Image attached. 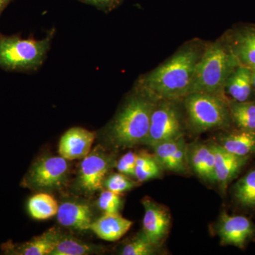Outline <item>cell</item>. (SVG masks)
Returning <instances> with one entry per match:
<instances>
[{
  "label": "cell",
  "instance_id": "2e32d148",
  "mask_svg": "<svg viewBox=\"0 0 255 255\" xmlns=\"http://www.w3.org/2000/svg\"><path fill=\"white\" fill-rule=\"evenodd\" d=\"M132 225V221L125 219L119 213L105 214L92 222L89 230L104 241L114 242L123 237Z\"/></svg>",
  "mask_w": 255,
  "mask_h": 255
},
{
  "label": "cell",
  "instance_id": "ac0fdd59",
  "mask_svg": "<svg viewBox=\"0 0 255 255\" xmlns=\"http://www.w3.org/2000/svg\"><path fill=\"white\" fill-rule=\"evenodd\" d=\"M58 222L65 227L73 228L80 231L90 229L92 223V214L86 204L65 202L58 208Z\"/></svg>",
  "mask_w": 255,
  "mask_h": 255
},
{
  "label": "cell",
  "instance_id": "ba28073f",
  "mask_svg": "<svg viewBox=\"0 0 255 255\" xmlns=\"http://www.w3.org/2000/svg\"><path fill=\"white\" fill-rule=\"evenodd\" d=\"M223 246H233L243 249L255 236V224L243 216H231L223 212L217 227Z\"/></svg>",
  "mask_w": 255,
  "mask_h": 255
},
{
  "label": "cell",
  "instance_id": "5b68a950",
  "mask_svg": "<svg viewBox=\"0 0 255 255\" xmlns=\"http://www.w3.org/2000/svg\"><path fill=\"white\" fill-rule=\"evenodd\" d=\"M184 100L188 120L194 131L228 128L233 123L229 100L204 92L189 94Z\"/></svg>",
  "mask_w": 255,
  "mask_h": 255
},
{
  "label": "cell",
  "instance_id": "5bb4252c",
  "mask_svg": "<svg viewBox=\"0 0 255 255\" xmlns=\"http://www.w3.org/2000/svg\"><path fill=\"white\" fill-rule=\"evenodd\" d=\"M228 100L243 102L253 100L252 68L240 65L229 75L224 87Z\"/></svg>",
  "mask_w": 255,
  "mask_h": 255
},
{
  "label": "cell",
  "instance_id": "603a6c76",
  "mask_svg": "<svg viewBox=\"0 0 255 255\" xmlns=\"http://www.w3.org/2000/svg\"><path fill=\"white\" fill-rule=\"evenodd\" d=\"M162 167L156 160L155 156L147 152L137 154L135 177L139 182H146L160 177Z\"/></svg>",
  "mask_w": 255,
  "mask_h": 255
},
{
  "label": "cell",
  "instance_id": "7a4b0ae2",
  "mask_svg": "<svg viewBox=\"0 0 255 255\" xmlns=\"http://www.w3.org/2000/svg\"><path fill=\"white\" fill-rule=\"evenodd\" d=\"M157 102L135 85L118 113L106 128L105 134L109 141L115 147L122 148L143 144Z\"/></svg>",
  "mask_w": 255,
  "mask_h": 255
},
{
  "label": "cell",
  "instance_id": "277c9868",
  "mask_svg": "<svg viewBox=\"0 0 255 255\" xmlns=\"http://www.w3.org/2000/svg\"><path fill=\"white\" fill-rule=\"evenodd\" d=\"M55 29L50 30L46 38H23L18 34H0V68L9 72L32 73L41 68L50 49Z\"/></svg>",
  "mask_w": 255,
  "mask_h": 255
},
{
  "label": "cell",
  "instance_id": "f546056e",
  "mask_svg": "<svg viewBox=\"0 0 255 255\" xmlns=\"http://www.w3.org/2000/svg\"><path fill=\"white\" fill-rule=\"evenodd\" d=\"M136 159V153L133 152H128L119 159L116 167L120 173L125 174L128 177H135Z\"/></svg>",
  "mask_w": 255,
  "mask_h": 255
},
{
  "label": "cell",
  "instance_id": "6da1fadb",
  "mask_svg": "<svg viewBox=\"0 0 255 255\" xmlns=\"http://www.w3.org/2000/svg\"><path fill=\"white\" fill-rule=\"evenodd\" d=\"M206 46L191 42L152 71L142 75L136 86L159 100H178L190 92L198 62Z\"/></svg>",
  "mask_w": 255,
  "mask_h": 255
},
{
  "label": "cell",
  "instance_id": "d6a6232c",
  "mask_svg": "<svg viewBox=\"0 0 255 255\" xmlns=\"http://www.w3.org/2000/svg\"><path fill=\"white\" fill-rule=\"evenodd\" d=\"M252 80H253V100H255V68H252Z\"/></svg>",
  "mask_w": 255,
  "mask_h": 255
},
{
  "label": "cell",
  "instance_id": "ffe728a7",
  "mask_svg": "<svg viewBox=\"0 0 255 255\" xmlns=\"http://www.w3.org/2000/svg\"><path fill=\"white\" fill-rule=\"evenodd\" d=\"M233 123L238 128L255 132V100L238 102L229 100Z\"/></svg>",
  "mask_w": 255,
  "mask_h": 255
},
{
  "label": "cell",
  "instance_id": "cb8c5ba5",
  "mask_svg": "<svg viewBox=\"0 0 255 255\" xmlns=\"http://www.w3.org/2000/svg\"><path fill=\"white\" fill-rule=\"evenodd\" d=\"M157 246L151 242L143 230L135 236L131 241L124 246L121 252L123 255H151L155 254Z\"/></svg>",
  "mask_w": 255,
  "mask_h": 255
},
{
  "label": "cell",
  "instance_id": "8fae6325",
  "mask_svg": "<svg viewBox=\"0 0 255 255\" xmlns=\"http://www.w3.org/2000/svg\"><path fill=\"white\" fill-rule=\"evenodd\" d=\"M215 156L216 183L224 193L233 179L241 173L251 157H243L228 152L219 143H211Z\"/></svg>",
  "mask_w": 255,
  "mask_h": 255
},
{
  "label": "cell",
  "instance_id": "83f0119b",
  "mask_svg": "<svg viewBox=\"0 0 255 255\" xmlns=\"http://www.w3.org/2000/svg\"><path fill=\"white\" fill-rule=\"evenodd\" d=\"M187 145L184 138L179 143V146L174 152L173 157L171 159L168 169L172 172L184 173L187 171L188 164Z\"/></svg>",
  "mask_w": 255,
  "mask_h": 255
},
{
  "label": "cell",
  "instance_id": "30bf717a",
  "mask_svg": "<svg viewBox=\"0 0 255 255\" xmlns=\"http://www.w3.org/2000/svg\"><path fill=\"white\" fill-rule=\"evenodd\" d=\"M111 162L110 159L101 151H94L84 157L79 179L82 189L88 193L102 189L106 174L112 166Z\"/></svg>",
  "mask_w": 255,
  "mask_h": 255
},
{
  "label": "cell",
  "instance_id": "9c48e42d",
  "mask_svg": "<svg viewBox=\"0 0 255 255\" xmlns=\"http://www.w3.org/2000/svg\"><path fill=\"white\" fill-rule=\"evenodd\" d=\"M145 209L143 218V231L151 242L159 248L169 233L171 216L165 206L157 204L150 198L142 201Z\"/></svg>",
  "mask_w": 255,
  "mask_h": 255
},
{
  "label": "cell",
  "instance_id": "9a60e30c",
  "mask_svg": "<svg viewBox=\"0 0 255 255\" xmlns=\"http://www.w3.org/2000/svg\"><path fill=\"white\" fill-rule=\"evenodd\" d=\"M226 39L241 65L255 68V28L238 30Z\"/></svg>",
  "mask_w": 255,
  "mask_h": 255
},
{
  "label": "cell",
  "instance_id": "4fadbf2b",
  "mask_svg": "<svg viewBox=\"0 0 255 255\" xmlns=\"http://www.w3.org/2000/svg\"><path fill=\"white\" fill-rule=\"evenodd\" d=\"M188 164L194 173L209 182H216L215 156L211 143L197 142L187 147Z\"/></svg>",
  "mask_w": 255,
  "mask_h": 255
},
{
  "label": "cell",
  "instance_id": "e0dca14e",
  "mask_svg": "<svg viewBox=\"0 0 255 255\" xmlns=\"http://www.w3.org/2000/svg\"><path fill=\"white\" fill-rule=\"evenodd\" d=\"M218 143L228 152L243 157L255 155V132L237 130L223 132L218 138Z\"/></svg>",
  "mask_w": 255,
  "mask_h": 255
},
{
  "label": "cell",
  "instance_id": "7402d4cb",
  "mask_svg": "<svg viewBox=\"0 0 255 255\" xmlns=\"http://www.w3.org/2000/svg\"><path fill=\"white\" fill-rule=\"evenodd\" d=\"M58 204L49 194H36L28 201V209L33 219L45 220L53 217L58 211Z\"/></svg>",
  "mask_w": 255,
  "mask_h": 255
},
{
  "label": "cell",
  "instance_id": "44dd1931",
  "mask_svg": "<svg viewBox=\"0 0 255 255\" xmlns=\"http://www.w3.org/2000/svg\"><path fill=\"white\" fill-rule=\"evenodd\" d=\"M233 196L242 207L255 209V168L250 170L235 184Z\"/></svg>",
  "mask_w": 255,
  "mask_h": 255
},
{
  "label": "cell",
  "instance_id": "52a82bcc",
  "mask_svg": "<svg viewBox=\"0 0 255 255\" xmlns=\"http://www.w3.org/2000/svg\"><path fill=\"white\" fill-rule=\"evenodd\" d=\"M68 171L66 159L48 157L40 159L30 169L26 184L40 189L60 187L65 182Z\"/></svg>",
  "mask_w": 255,
  "mask_h": 255
},
{
  "label": "cell",
  "instance_id": "d4e9b609",
  "mask_svg": "<svg viewBox=\"0 0 255 255\" xmlns=\"http://www.w3.org/2000/svg\"><path fill=\"white\" fill-rule=\"evenodd\" d=\"M93 252V247L77 241L75 238L62 236L52 255H85Z\"/></svg>",
  "mask_w": 255,
  "mask_h": 255
},
{
  "label": "cell",
  "instance_id": "3957f363",
  "mask_svg": "<svg viewBox=\"0 0 255 255\" xmlns=\"http://www.w3.org/2000/svg\"><path fill=\"white\" fill-rule=\"evenodd\" d=\"M240 65L226 37L220 38L206 47L196 65L189 94L204 92L228 100L224 93L225 85Z\"/></svg>",
  "mask_w": 255,
  "mask_h": 255
},
{
  "label": "cell",
  "instance_id": "4dcf8cb0",
  "mask_svg": "<svg viewBox=\"0 0 255 255\" xmlns=\"http://www.w3.org/2000/svg\"><path fill=\"white\" fill-rule=\"evenodd\" d=\"M82 2L92 5L99 9L108 12L118 6L121 0H80Z\"/></svg>",
  "mask_w": 255,
  "mask_h": 255
},
{
  "label": "cell",
  "instance_id": "f1b7e54d",
  "mask_svg": "<svg viewBox=\"0 0 255 255\" xmlns=\"http://www.w3.org/2000/svg\"><path fill=\"white\" fill-rule=\"evenodd\" d=\"M98 204L105 214H115L119 213L122 207V199L119 194L107 190L101 194Z\"/></svg>",
  "mask_w": 255,
  "mask_h": 255
},
{
  "label": "cell",
  "instance_id": "d6986e66",
  "mask_svg": "<svg viewBox=\"0 0 255 255\" xmlns=\"http://www.w3.org/2000/svg\"><path fill=\"white\" fill-rule=\"evenodd\" d=\"M62 236L56 229H50L20 247L9 245L5 247L7 253L23 255H46L52 252L61 239Z\"/></svg>",
  "mask_w": 255,
  "mask_h": 255
},
{
  "label": "cell",
  "instance_id": "8992f818",
  "mask_svg": "<svg viewBox=\"0 0 255 255\" xmlns=\"http://www.w3.org/2000/svg\"><path fill=\"white\" fill-rule=\"evenodd\" d=\"M177 100H159L151 115L150 128L143 144L153 147L160 142L184 136Z\"/></svg>",
  "mask_w": 255,
  "mask_h": 255
},
{
  "label": "cell",
  "instance_id": "4316f807",
  "mask_svg": "<svg viewBox=\"0 0 255 255\" xmlns=\"http://www.w3.org/2000/svg\"><path fill=\"white\" fill-rule=\"evenodd\" d=\"M104 184L107 190L120 194L125 191L131 190L135 187L136 182L130 179L128 176L122 173L114 174L107 178Z\"/></svg>",
  "mask_w": 255,
  "mask_h": 255
},
{
  "label": "cell",
  "instance_id": "7c38bea8",
  "mask_svg": "<svg viewBox=\"0 0 255 255\" xmlns=\"http://www.w3.org/2000/svg\"><path fill=\"white\" fill-rule=\"evenodd\" d=\"M95 139V132L81 127L71 128L60 138L58 152L69 160L84 158L90 153Z\"/></svg>",
  "mask_w": 255,
  "mask_h": 255
},
{
  "label": "cell",
  "instance_id": "484cf974",
  "mask_svg": "<svg viewBox=\"0 0 255 255\" xmlns=\"http://www.w3.org/2000/svg\"><path fill=\"white\" fill-rule=\"evenodd\" d=\"M184 136L174 139V140H167L160 142L152 148L155 151V157L159 165L162 168L168 169L171 159L173 157L174 152L179 146L180 142L182 141Z\"/></svg>",
  "mask_w": 255,
  "mask_h": 255
},
{
  "label": "cell",
  "instance_id": "1f68e13d",
  "mask_svg": "<svg viewBox=\"0 0 255 255\" xmlns=\"http://www.w3.org/2000/svg\"><path fill=\"white\" fill-rule=\"evenodd\" d=\"M12 1L13 0H0V16L2 14L3 11L6 9V6Z\"/></svg>",
  "mask_w": 255,
  "mask_h": 255
}]
</instances>
